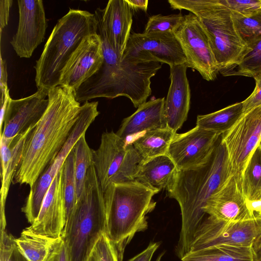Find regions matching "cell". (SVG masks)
I'll list each match as a JSON object with an SVG mask.
<instances>
[{
  "mask_svg": "<svg viewBox=\"0 0 261 261\" xmlns=\"http://www.w3.org/2000/svg\"><path fill=\"white\" fill-rule=\"evenodd\" d=\"M47 97L46 111L26 136L14 184L34 185L56 158L79 118L81 106L71 90L58 86Z\"/></svg>",
  "mask_w": 261,
  "mask_h": 261,
  "instance_id": "obj_1",
  "label": "cell"
},
{
  "mask_svg": "<svg viewBox=\"0 0 261 261\" xmlns=\"http://www.w3.org/2000/svg\"><path fill=\"white\" fill-rule=\"evenodd\" d=\"M231 174L226 149L220 138L204 163L177 170L167 191L168 196L178 203L181 212V226L175 248L180 259L190 251L199 228L207 216L203 207Z\"/></svg>",
  "mask_w": 261,
  "mask_h": 261,
  "instance_id": "obj_2",
  "label": "cell"
},
{
  "mask_svg": "<svg viewBox=\"0 0 261 261\" xmlns=\"http://www.w3.org/2000/svg\"><path fill=\"white\" fill-rule=\"evenodd\" d=\"M94 14L97 20V33L102 42L103 60L100 68L74 91L75 98L80 102L95 98L125 96L138 108L151 95V79L162 68V64L122 58L109 41L98 8Z\"/></svg>",
  "mask_w": 261,
  "mask_h": 261,
  "instance_id": "obj_3",
  "label": "cell"
},
{
  "mask_svg": "<svg viewBox=\"0 0 261 261\" xmlns=\"http://www.w3.org/2000/svg\"><path fill=\"white\" fill-rule=\"evenodd\" d=\"M158 193L136 180L110 184L103 192L106 234L113 245L119 261L136 233L148 228L147 214L153 210Z\"/></svg>",
  "mask_w": 261,
  "mask_h": 261,
  "instance_id": "obj_4",
  "label": "cell"
},
{
  "mask_svg": "<svg viewBox=\"0 0 261 261\" xmlns=\"http://www.w3.org/2000/svg\"><path fill=\"white\" fill-rule=\"evenodd\" d=\"M95 14L70 9L54 28L34 66L38 90L50 89L60 85L64 68L87 37L97 33Z\"/></svg>",
  "mask_w": 261,
  "mask_h": 261,
  "instance_id": "obj_5",
  "label": "cell"
},
{
  "mask_svg": "<svg viewBox=\"0 0 261 261\" xmlns=\"http://www.w3.org/2000/svg\"><path fill=\"white\" fill-rule=\"evenodd\" d=\"M105 232L103 192L93 163L87 171L83 192L66 220L61 236L69 261H88L95 244Z\"/></svg>",
  "mask_w": 261,
  "mask_h": 261,
  "instance_id": "obj_6",
  "label": "cell"
},
{
  "mask_svg": "<svg viewBox=\"0 0 261 261\" xmlns=\"http://www.w3.org/2000/svg\"><path fill=\"white\" fill-rule=\"evenodd\" d=\"M173 10H185L199 19L207 34L219 72L232 70L250 48L240 36L224 0H168Z\"/></svg>",
  "mask_w": 261,
  "mask_h": 261,
  "instance_id": "obj_7",
  "label": "cell"
},
{
  "mask_svg": "<svg viewBox=\"0 0 261 261\" xmlns=\"http://www.w3.org/2000/svg\"><path fill=\"white\" fill-rule=\"evenodd\" d=\"M93 163L104 192L112 183L134 180V176L144 161L132 143H128L114 133L104 132L96 150L92 149Z\"/></svg>",
  "mask_w": 261,
  "mask_h": 261,
  "instance_id": "obj_8",
  "label": "cell"
},
{
  "mask_svg": "<svg viewBox=\"0 0 261 261\" xmlns=\"http://www.w3.org/2000/svg\"><path fill=\"white\" fill-rule=\"evenodd\" d=\"M231 173L241 185L242 177L252 153L261 143V106L243 113L220 137Z\"/></svg>",
  "mask_w": 261,
  "mask_h": 261,
  "instance_id": "obj_9",
  "label": "cell"
},
{
  "mask_svg": "<svg viewBox=\"0 0 261 261\" xmlns=\"http://www.w3.org/2000/svg\"><path fill=\"white\" fill-rule=\"evenodd\" d=\"M260 233L261 215L256 214L251 219L235 222L207 216L199 228L189 252L221 245L252 247Z\"/></svg>",
  "mask_w": 261,
  "mask_h": 261,
  "instance_id": "obj_10",
  "label": "cell"
},
{
  "mask_svg": "<svg viewBox=\"0 0 261 261\" xmlns=\"http://www.w3.org/2000/svg\"><path fill=\"white\" fill-rule=\"evenodd\" d=\"M174 33L185 53L187 67L197 70L207 81H214L218 68L208 36L197 16L191 12L184 15Z\"/></svg>",
  "mask_w": 261,
  "mask_h": 261,
  "instance_id": "obj_11",
  "label": "cell"
},
{
  "mask_svg": "<svg viewBox=\"0 0 261 261\" xmlns=\"http://www.w3.org/2000/svg\"><path fill=\"white\" fill-rule=\"evenodd\" d=\"M122 58L166 63L170 67L187 62L182 47L172 32L130 34Z\"/></svg>",
  "mask_w": 261,
  "mask_h": 261,
  "instance_id": "obj_12",
  "label": "cell"
},
{
  "mask_svg": "<svg viewBox=\"0 0 261 261\" xmlns=\"http://www.w3.org/2000/svg\"><path fill=\"white\" fill-rule=\"evenodd\" d=\"M220 136L196 126L186 133H176L167 154L174 162L178 170L199 166L209 159Z\"/></svg>",
  "mask_w": 261,
  "mask_h": 261,
  "instance_id": "obj_13",
  "label": "cell"
},
{
  "mask_svg": "<svg viewBox=\"0 0 261 261\" xmlns=\"http://www.w3.org/2000/svg\"><path fill=\"white\" fill-rule=\"evenodd\" d=\"M17 30L10 43L20 58H30L43 41L48 19L41 0H18Z\"/></svg>",
  "mask_w": 261,
  "mask_h": 261,
  "instance_id": "obj_14",
  "label": "cell"
},
{
  "mask_svg": "<svg viewBox=\"0 0 261 261\" xmlns=\"http://www.w3.org/2000/svg\"><path fill=\"white\" fill-rule=\"evenodd\" d=\"M103 60L100 36L96 33L87 37L64 68L59 86L75 91L100 68Z\"/></svg>",
  "mask_w": 261,
  "mask_h": 261,
  "instance_id": "obj_15",
  "label": "cell"
},
{
  "mask_svg": "<svg viewBox=\"0 0 261 261\" xmlns=\"http://www.w3.org/2000/svg\"><path fill=\"white\" fill-rule=\"evenodd\" d=\"M203 210L206 215L225 222L245 221L256 215L249 208L241 184L232 174L211 196Z\"/></svg>",
  "mask_w": 261,
  "mask_h": 261,
  "instance_id": "obj_16",
  "label": "cell"
},
{
  "mask_svg": "<svg viewBox=\"0 0 261 261\" xmlns=\"http://www.w3.org/2000/svg\"><path fill=\"white\" fill-rule=\"evenodd\" d=\"M48 91L38 90L34 94L20 99L10 98L3 120L1 137L12 138L23 134L34 126L46 111L49 100Z\"/></svg>",
  "mask_w": 261,
  "mask_h": 261,
  "instance_id": "obj_17",
  "label": "cell"
},
{
  "mask_svg": "<svg viewBox=\"0 0 261 261\" xmlns=\"http://www.w3.org/2000/svg\"><path fill=\"white\" fill-rule=\"evenodd\" d=\"M66 222L61 166L52 181L37 217L26 228L37 234L58 238L61 237Z\"/></svg>",
  "mask_w": 261,
  "mask_h": 261,
  "instance_id": "obj_18",
  "label": "cell"
},
{
  "mask_svg": "<svg viewBox=\"0 0 261 261\" xmlns=\"http://www.w3.org/2000/svg\"><path fill=\"white\" fill-rule=\"evenodd\" d=\"M186 64L170 67V85L164 110L167 127L176 133L187 120L190 108L191 90Z\"/></svg>",
  "mask_w": 261,
  "mask_h": 261,
  "instance_id": "obj_19",
  "label": "cell"
},
{
  "mask_svg": "<svg viewBox=\"0 0 261 261\" xmlns=\"http://www.w3.org/2000/svg\"><path fill=\"white\" fill-rule=\"evenodd\" d=\"M98 9L109 41L114 50L122 56L130 35L132 10L126 0H110L105 9Z\"/></svg>",
  "mask_w": 261,
  "mask_h": 261,
  "instance_id": "obj_20",
  "label": "cell"
},
{
  "mask_svg": "<svg viewBox=\"0 0 261 261\" xmlns=\"http://www.w3.org/2000/svg\"><path fill=\"white\" fill-rule=\"evenodd\" d=\"M165 100L164 97L151 99L140 105L133 114L122 120L117 135L126 141L143 132L168 127Z\"/></svg>",
  "mask_w": 261,
  "mask_h": 261,
  "instance_id": "obj_21",
  "label": "cell"
},
{
  "mask_svg": "<svg viewBox=\"0 0 261 261\" xmlns=\"http://www.w3.org/2000/svg\"><path fill=\"white\" fill-rule=\"evenodd\" d=\"M177 168L167 155L144 161L134 176V180L158 193L172 184Z\"/></svg>",
  "mask_w": 261,
  "mask_h": 261,
  "instance_id": "obj_22",
  "label": "cell"
},
{
  "mask_svg": "<svg viewBox=\"0 0 261 261\" xmlns=\"http://www.w3.org/2000/svg\"><path fill=\"white\" fill-rule=\"evenodd\" d=\"M62 237L53 238L23 229L15 244L20 251L29 261H49L60 247Z\"/></svg>",
  "mask_w": 261,
  "mask_h": 261,
  "instance_id": "obj_23",
  "label": "cell"
},
{
  "mask_svg": "<svg viewBox=\"0 0 261 261\" xmlns=\"http://www.w3.org/2000/svg\"><path fill=\"white\" fill-rule=\"evenodd\" d=\"M251 246H214L186 254L181 261H253Z\"/></svg>",
  "mask_w": 261,
  "mask_h": 261,
  "instance_id": "obj_24",
  "label": "cell"
},
{
  "mask_svg": "<svg viewBox=\"0 0 261 261\" xmlns=\"http://www.w3.org/2000/svg\"><path fill=\"white\" fill-rule=\"evenodd\" d=\"M175 134L168 127L150 130L144 132L132 143L144 161H146L167 154Z\"/></svg>",
  "mask_w": 261,
  "mask_h": 261,
  "instance_id": "obj_25",
  "label": "cell"
},
{
  "mask_svg": "<svg viewBox=\"0 0 261 261\" xmlns=\"http://www.w3.org/2000/svg\"><path fill=\"white\" fill-rule=\"evenodd\" d=\"M60 168L53 162L30 187L25 203L21 208L30 223L32 224L37 217L52 181Z\"/></svg>",
  "mask_w": 261,
  "mask_h": 261,
  "instance_id": "obj_26",
  "label": "cell"
},
{
  "mask_svg": "<svg viewBox=\"0 0 261 261\" xmlns=\"http://www.w3.org/2000/svg\"><path fill=\"white\" fill-rule=\"evenodd\" d=\"M243 114L242 102H237L210 114L198 115L196 126L221 135L232 126Z\"/></svg>",
  "mask_w": 261,
  "mask_h": 261,
  "instance_id": "obj_27",
  "label": "cell"
},
{
  "mask_svg": "<svg viewBox=\"0 0 261 261\" xmlns=\"http://www.w3.org/2000/svg\"><path fill=\"white\" fill-rule=\"evenodd\" d=\"M98 101L85 102L81 106L79 118L75 123L64 146L55 161L62 166L67 156L80 138L85 134L89 126L99 114Z\"/></svg>",
  "mask_w": 261,
  "mask_h": 261,
  "instance_id": "obj_28",
  "label": "cell"
},
{
  "mask_svg": "<svg viewBox=\"0 0 261 261\" xmlns=\"http://www.w3.org/2000/svg\"><path fill=\"white\" fill-rule=\"evenodd\" d=\"M241 188L247 200L261 199V143L252 153L245 168Z\"/></svg>",
  "mask_w": 261,
  "mask_h": 261,
  "instance_id": "obj_29",
  "label": "cell"
},
{
  "mask_svg": "<svg viewBox=\"0 0 261 261\" xmlns=\"http://www.w3.org/2000/svg\"><path fill=\"white\" fill-rule=\"evenodd\" d=\"M30 128L16 145L11 158L9 162L8 166L5 173L1 176L2 187L1 190L0 200V228L1 232L5 231L6 226V220L5 216V204L7 198L10 184L13 182L17 169L21 159L24 143L26 136L29 132L33 128Z\"/></svg>",
  "mask_w": 261,
  "mask_h": 261,
  "instance_id": "obj_30",
  "label": "cell"
},
{
  "mask_svg": "<svg viewBox=\"0 0 261 261\" xmlns=\"http://www.w3.org/2000/svg\"><path fill=\"white\" fill-rule=\"evenodd\" d=\"M74 155V172L77 200L83 192L88 169L93 163L92 149L84 134L72 148Z\"/></svg>",
  "mask_w": 261,
  "mask_h": 261,
  "instance_id": "obj_31",
  "label": "cell"
},
{
  "mask_svg": "<svg viewBox=\"0 0 261 261\" xmlns=\"http://www.w3.org/2000/svg\"><path fill=\"white\" fill-rule=\"evenodd\" d=\"M250 48L241 61L226 76L254 77L261 74V37L247 44Z\"/></svg>",
  "mask_w": 261,
  "mask_h": 261,
  "instance_id": "obj_32",
  "label": "cell"
},
{
  "mask_svg": "<svg viewBox=\"0 0 261 261\" xmlns=\"http://www.w3.org/2000/svg\"><path fill=\"white\" fill-rule=\"evenodd\" d=\"M62 171L67 220L77 201L74 172V155L72 150L65 160L62 166Z\"/></svg>",
  "mask_w": 261,
  "mask_h": 261,
  "instance_id": "obj_33",
  "label": "cell"
},
{
  "mask_svg": "<svg viewBox=\"0 0 261 261\" xmlns=\"http://www.w3.org/2000/svg\"><path fill=\"white\" fill-rule=\"evenodd\" d=\"M231 12L236 28L247 44L261 37V11L249 16Z\"/></svg>",
  "mask_w": 261,
  "mask_h": 261,
  "instance_id": "obj_34",
  "label": "cell"
},
{
  "mask_svg": "<svg viewBox=\"0 0 261 261\" xmlns=\"http://www.w3.org/2000/svg\"><path fill=\"white\" fill-rule=\"evenodd\" d=\"M184 15L181 12L168 15H152L148 20L144 33H174L181 24Z\"/></svg>",
  "mask_w": 261,
  "mask_h": 261,
  "instance_id": "obj_35",
  "label": "cell"
},
{
  "mask_svg": "<svg viewBox=\"0 0 261 261\" xmlns=\"http://www.w3.org/2000/svg\"><path fill=\"white\" fill-rule=\"evenodd\" d=\"M88 261H119L117 252L105 233L95 244Z\"/></svg>",
  "mask_w": 261,
  "mask_h": 261,
  "instance_id": "obj_36",
  "label": "cell"
},
{
  "mask_svg": "<svg viewBox=\"0 0 261 261\" xmlns=\"http://www.w3.org/2000/svg\"><path fill=\"white\" fill-rule=\"evenodd\" d=\"M232 12L245 16L254 15L261 11V0H224Z\"/></svg>",
  "mask_w": 261,
  "mask_h": 261,
  "instance_id": "obj_37",
  "label": "cell"
},
{
  "mask_svg": "<svg viewBox=\"0 0 261 261\" xmlns=\"http://www.w3.org/2000/svg\"><path fill=\"white\" fill-rule=\"evenodd\" d=\"M27 132L12 138L1 137V176L6 170L16 145Z\"/></svg>",
  "mask_w": 261,
  "mask_h": 261,
  "instance_id": "obj_38",
  "label": "cell"
},
{
  "mask_svg": "<svg viewBox=\"0 0 261 261\" xmlns=\"http://www.w3.org/2000/svg\"><path fill=\"white\" fill-rule=\"evenodd\" d=\"M255 87L252 93L244 101H242L243 113L261 106V74L254 77Z\"/></svg>",
  "mask_w": 261,
  "mask_h": 261,
  "instance_id": "obj_39",
  "label": "cell"
},
{
  "mask_svg": "<svg viewBox=\"0 0 261 261\" xmlns=\"http://www.w3.org/2000/svg\"><path fill=\"white\" fill-rule=\"evenodd\" d=\"M16 245L15 238L5 230L1 232L0 261H9Z\"/></svg>",
  "mask_w": 261,
  "mask_h": 261,
  "instance_id": "obj_40",
  "label": "cell"
},
{
  "mask_svg": "<svg viewBox=\"0 0 261 261\" xmlns=\"http://www.w3.org/2000/svg\"><path fill=\"white\" fill-rule=\"evenodd\" d=\"M160 242H150L142 252L128 261H151L155 252L160 246Z\"/></svg>",
  "mask_w": 261,
  "mask_h": 261,
  "instance_id": "obj_41",
  "label": "cell"
},
{
  "mask_svg": "<svg viewBox=\"0 0 261 261\" xmlns=\"http://www.w3.org/2000/svg\"><path fill=\"white\" fill-rule=\"evenodd\" d=\"M12 0L0 1V30L1 36L3 29L8 24L9 13L12 5Z\"/></svg>",
  "mask_w": 261,
  "mask_h": 261,
  "instance_id": "obj_42",
  "label": "cell"
},
{
  "mask_svg": "<svg viewBox=\"0 0 261 261\" xmlns=\"http://www.w3.org/2000/svg\"><path fill=\"white\" fill-rule=\"evenodd\" d=\"M1 76H0V88L1 93V100L5 98L7 94L9 93V90L7 85V64L6 61L2 58L1 55Z\"/></svg>",
  "mask_w": 261,
  "mask_h": 261,
  "instance_id": "obj_43",
  "label": "cell"
},
{
  "mask_svg": "<svg viewBox=\"0 0 261 261\" xmlns=\"http://www.w3.org/2000/svg\"><path fill=\"white\" fill-rule=\"evenodd\" d=\"M49 261H69L67 249L64 241Z\"/></svg>",
  "mask_w": 261,
  "mask_h": 261,
  "instance_id": "obj_44",
  "label": "cell"
},
{
  "mask_svg": "<svg viewBox=\"0 0 261 261\" xmlns=\"http://www.w3.org/2000/svg\"><path fill=\"white\" fill-rule=\"evenodd\" d=\"M132 10H141L147 12L148 1L147 0H126Z\"/></svg>",
  "mask_w": 261,
  "mask_h": 261,
  "instance_id": "obj_45",
  "label": "cell"
},
{
  "mask_svg": "<svg viewBox=\"0 0 261 261\" xmlns=\"http://www.w3.org/2000/svg\"><path fill=\"white\" fill-rule=\"evenodd\" d=\"M9 261H29L15 245Z\"/></svg>",
  "mask_w": 261,
  "mask_h": 261,
  "instance_id": "obj_46",
  "label": "cell"
},
{
  "mask_svg": "<svg viewBox=\"0 0 261 261\" xmlns=\"http://www.w3.org/2000/svg\"><path fill=\"white\" fill-rule=\"evenodd\" d=\"M252 248L254 253L261 251V233L254 241L252 245Z\"/></svg>",
  "mask_w": 261,
  "mask_h": 261,
  "instance_id": "obj_47",
  "label": "cell"
},
{
  "mask_svg": "<svg viewBox=\"0 0 261 261\" xmlns=\"http://www.w3.org/2000/svg\"><path fill=\"white\" fill-rule=\"evenodd\" d=\"M253 261H261V251L254 253Z\"/></svg>",
  "mask_w": 261,
  "mask_h": 261,
  "instance_id": "obj_48",
  "label": "cell"
},
{
  "mask_svg": "<svg viewBox=\"0 0 261 261\" xmlns=\"http://www.w3.org/2000/svg\"><path fill=\"white\" fill-rule=\"evenodd\" d=\"M164 252H162V253H161L158 256V257L156 258L155 261H161L162 258L163 256L164 255Z\"/></svg>",
  "mask_w": 261,
  "mask_h": 261,
  "instance_id": "obj_49",
  "label": "cell"
}]
</instances>
